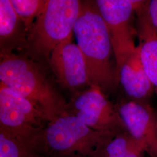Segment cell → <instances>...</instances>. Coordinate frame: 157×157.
<instances>
[{
  "label": "cell",
  "instance_id": "cell-15",
  "mask_svg": "<svg viewBox=\"0 0 157 157\" xmlns=\"http://www.w3.org/2000/svg\"><path fill=\"white\" fill-rule=\"evenodd\" d=\"M12 6L17 15L22 19L25 26L29 30L34 20L43 11L47 0H10Z\"/></svg>",
  "mask_w": 157,
  "mask_h": 157
},
{
  "label": "cell",
  "instance_id": "cell-12",
  "mask_svg": "<svg viewBox=\"0 0 157 157\" xmlns=\"http://www.w3.org/2000/svg\"><path fill=\"white\" fill-rule=\"evenodd\" d=\"M147 1L136 12L137 45L141 61L157 94V34L152 26L147 10Z\"/></svg>",
  "mask_w": 157,
  "mask_h": 157
},
{
  "label": "cell",
  "instance_id": "cell-16",
  "mask_svg": "<svg viewBox=\"0 0 157 157\" xmlns=\"http://www.w3.org/2000/svg\"><path fill=\"white\" fill-rule=\"evenodd\" d=\"M147 6L150 22L157 34V0L147 1Z\"/></svg>",
  "mask_w": 157,
  "mask_h": 157
},
{
  "label": "cell",
  "instance_id": "cell-11",
  "mask_svg": "<svg viewBox=\"0 0 157 157\" xmlns=\"http://www.w3.org/2000/svg\"><path fill=\"white\" fill-rule=\"evenodd\" d=\"M29 32L10 0H0V56L28 50Z\"/></svg>",
  "mask_w": 157,
  "mask_h": 157
},
{
  "label": "cell",
  "instance_id": "cell-1",
  "mask_svg": "<svg viewBox=\"0 0 157 157\" xmlns=\"http://www.w3.org/2000/svg\"><path fill=\"white\" fill-rule=\"evenodd\" d=\"M0 80L30 101L50 122L67 112V103L47 67L24 54L0 56Z\"/></svg>",
  "mask_w": 157,
  "mask_h": 157
},
{
  "label": "cell",
  "instance_id": "cell-10",
  "mask_svg": "<svg viewBox=\"0 0 157 157\" xmlns=\"http://www.w3.org/2000/svg\"><path fill=\"white\" fill-rule=\"evenodd\" d=\"M119 82L129 101L149 104L155 88L148 78L141 61L139 48L118 71Z\"/></svg>",
  "mask_w": 157,
  "mask_h": 157
},
{
  "label": "cell",
  "instance_id": "cell-14",
  "mask_svg": "<svg viewBox=\"0 0 157 157\" xmlns=\"http://www.w3.org/2000/svg\"><path fill=\"white\" fill-rule=\"evenodd\" d=\"M146 152L140 143L124 132L108 141L98 157H144Z\"/></svg>",
  "mask_w": 157,
  "mask_h": 157
},
{
  "label": "cell",
  "instance_id": "cell-6",
  "mask_svg": "<svg viewBox=\"0 0 157 157\" xmlns=\"http://www.w3.org/2000/svg\"><path fill=\"white\" fill-rule=\"evenodd\" d=\"M67 112L76 116L86 126L102 133L115 136L128 132L115 104L98 87L76 93L67 104Z\"/></svg>",
  "mask_w": 157,
  "mask_h": 157
},
{
  "label": "cell",
  "instance_id": "cell-2",
  "mask_svg": "<svg viewBox=\"0 0 157 157\" xmlns=\"http://www.w3.org/2000/svg\"><path fill=\"white\" fill-rule=\"evenodd\" d=\"M73 33L84 56L91 86L103 92L113 91L119 83V76L112 62L110 34L96 1H82Z\"/></svg>",
  "mask_w": 157,
  "mask_h": 157
},
{
  "label": "cell",
  "instance_id": "cell-7",
  "mask_svg": "<svg viewBox=\"0 0 157 157\" xmlns=\"http://www.w3.org/2000/svg\"><path fill=\"white\" fill-rule=\"evenodd\" d=\"M44 115L28 99L0 82V126L21 133H36L43 128Z\"/></svg>",
  "mask_w": 157,
  "mask_h": 157
},
{
  "label": "cell",
  "instance_id": "cell-4",
  "mask_svg": "<svg viewBox=\"0 0 157 157\" xmlns=\"http://www.w3.org/2000/svg\"><path fill=\"white\" fill-rule=\"evenodd\" d=\"M113 137L91 129L67 112L44 129L45 152L55 157H98Z\"/></svg>",
  "mask_w": 157,
  "mask_h": 157
},
{
  "label": "cell",
  "instance_id": "cell-5",
  "mask_svg": "<svg viewBox=\"0 0 157 157\" xmlns=\"http://www.w3.org/2000/svg\"><path fill=\"white\" fill-rule=\"evenodd\" d=\"M142 0H97L110 34L117 71L134 52L137 29L134 19Z\"/></svg>",
  "mask_w": 157,
  "mask_h": 157
},
{
  "label": "cell",
  "instance_id": "cell-8",
  "mask_svg": "<svg viewBox=\"0 0 157 157\" xmlns=\"http://www.w3.org/2000/svg\"><path fill=\"white\" fill-rule=\"evenodd\" d=\"M50 67L63 88L75 91L91 87L84 56L72 35L56 46L51 56Z\"/></svg>",
  "mask_w": 157,
  "mask_h": 157
},
{
  "label": "cell",
  "instance_id": "cell-13",
  "mask_svg": "<svg viewBox=\"0 0 157 157\" xmlns=\"http://www.w3.org/2000/svg\"><path fill=\"white\" fill-rule=\"evenodd\" d=\"M44 132L21 133L0 126V157H39L45 152Z\"/></svg>",
  "mask_w": 157,
  "mask_h": 157
},
{
  "label": "cell",
  "instance_id": "cell-9",
  "mask_svg": "<svg viewBox=\"0 0 157 157\" xmlns=\"http://www.w3.org/2000/svg\"><path fill=\"white\" fill-rule=\"evenodd\" d=\"M115 105L128 132L150 157H157V117L150 103L121 100Z\"/></svg>",
  "mask_w": 157,
  "mask_h": 157
},
{
  "label": "cell",
  "instance_id": "cell-17",
  "mask_svg": "<svg viewBox=\"0 0 157 157\" xmlns=\"http://www.w3.org/2000/svg\"></svg>",
  "mask_w": 157,
  "mask_h": 157
},
{
  "label": "cell",
  "instance_id": "cell-3",
  "mask_svg": "<svg viewBox=\"0 0 157 157\" xmlns=\"http://www.w3.org/2000/svg\"><path fill=\"white\" fill-rule=\"evenodd\" d=\"M82 4L78 0H47L43 11L29 30L28 48L22 54L50 67L53 50L73 35Z\"/></svg>",
  "mask_w": 157,
  "mask_h": 157
}]
</instances>
